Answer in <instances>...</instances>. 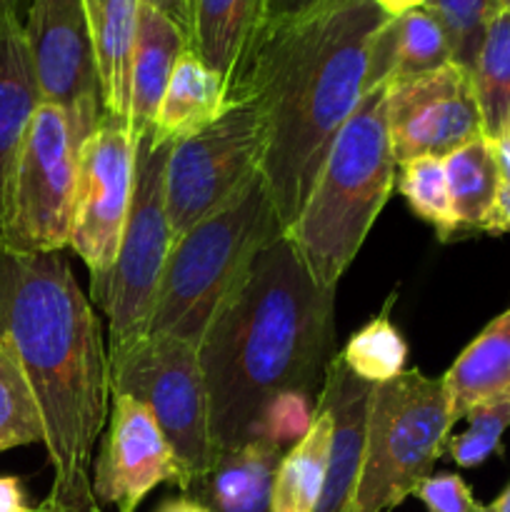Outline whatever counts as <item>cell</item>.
Wrapping results in <instances>:
<instances>
[{
    "label": "cell",
    "mask_w": 510,
    "mask_h": 512,
    "mask_svg": "<svg viewBox=\"0 0 510 512\" xmlns=\"http://www.w3.org/2000/svg\"><path fill=\"white\" fill-rule=\"evenodd\" d=\"M498 228L500 235L510 233V185L500 180V193H498Z\"/></svg>",
    "instance_id": "ab89813d"
},
{
    "label": "cell",
    "mask_w": 510,
    "mask_h": 512,
    "mask_svg": "<svg viewBox=\"0 0 510 512\" xmlns=\"http://www.w3.org/2000/svg\"><path fill=\"white\" fill-rule=\"evenodd\" d=\"M333 418L318 403L315 418L305 438L288 450L275 470L270 512H315L328 473Z\"/></svg>",
    "instance_id": "d4e9b609"
},
{
    "label": "cell",
    "mask_w": 510,
    "mask_h": 512,
    "mask_svg": "<svg viewBox=\"0 0 510 512\" xmlns=\"http://www.w3.org/2000/svg\"><path fill=\"white\" fill-rule=\"evenodd\" d=\"M0 512H30L18 478H0Z\"/></svg>",
    "instance_id": "d590c367"
},
{
    "label": "cell",
    "mask_w": 510,
    "mask_h": 512,
    "mask_svg": "<svg viewBox=\"0 0 510 512\" xmlns=\"http://www.w3.org/2000/svg\"><path fill=\"white\" fill-rule=\"evenodd\" d=\"M143 0H85L105 113L130 120V63Z\"/></svg>",
    "instance_id": "7402d4cb"
},
{
    "label": "cell",
    "mask_w": 510,
    "mask_h": 512,
    "mask_svg": "<svg viewBox=\"0 0 510 512\" xmlns=\"http://www.w3.org/2000/svg\"><path fill=\"white\" fill-rule=\"evenodd\" d=\"M0 333L33 388L53 465V488L30 512H103L93 458L110 415V363L100 320L63 255L0 250Z\"/></svg>",
    "instance_id": "7a4b0ae2"
},
{
    "label": "cell",
    "mask_w": 510,
    "mask_h": 512,
    "mask_svg": "<svg viewBox=\"0 0 510 512\" xmlns=\"http://www.w3.org/2000/svg\"><path fill=\"white\" fill-rule=\"evenodd\" d=\"M160 483L183 485L168 438L148 405L130 395H113L108 430L93 465L95 498L118 512H135Z\"/></svg>",
    "instance_id": "5bb4252c"
},
{
    "label": "cell",
    "mask_w": 510,
    "mask_h": 512,
    "mask_svg": "<svg viewBox=\"0 0 510 512\" xmlns=\"http://www.w3.org/2000/svg\"><path fill=\"white\" fill-rule=\"evenodd\" d=\"M45 428L13 343L0 333V453L43 443Z\"/></svg>",
    "instance_id": "4316f807"
},
{
    "label": "cell",
    "mask_w": 510,
    "mask_h": 512,
    "mask_svg": "<svg viewBox=\"0 0 510 512\" xmlns=\"http://www.w3.org/2000/svg\"><path fill=\"white\" fill-rule=\"evenodd\" d=\"M20 8V0H0V20L10 13H18Z\"/></svg>",
    "instance_id": "b9f144b4"
},
{
    "label": "cell",
    "mask_w": 510,
    "mask_h": 512,
    "mask_svg": "<svg viewBox=\"0 0 510 512\" xmlns=\"http://www.w3.org/2000/svg\"><path fill=\"white\" fill-rule=\"evenodd\" d=\"M23 30L40 98L68 115L80 145L105 115L85 0H33Z\"/></svg>",
    "instance_id": "7c38bea8"
},
{
    "label": "cell",
    "mask_w": 510,
    "mask_h": 512,
    "mask_svg": "<svg viewBox=\"0 0 510 512\" xmlns=\"http://www.w3.org/2000/svg\"><path fill=\"white\" fill-rule=\"evenodd\" d=\"M340 358L355 378L370 385H383L405 373L408 345L388 315L380 313L348 340Z\"/></svg>",
    "instance_id": "f1b7e54d"
},
{
    "label": "cell",
    "mask_w": 510,
    "mask_h": 512,
    "mask_svg": "<svg viewBox=\"0 0 510 512\" xmlns=\"http://www.w3.org/2000/svg\"><path fill=\"white\" fill-rule=\"evenodd\" d=\"M78 148L68 115L58 105L40 103L15 163L0 250L40 255L68 248Z\"/></svg>",
    "instance_id": "30bf717a"
},
{
    "label": "cell",
    "mask_w": 510,
    "mask_h": 512,
    "mask_svg": "<svg viewBox=\"0 0 510 512\" xmlns=\"http://www.w3.org/2000/svg\"><path fill=\"white\" fill-rule=\"evenodd\" d=\"M488 512H510V485L488 505Z\"/></svg>",
    "instance_id": "60d3db41"
},
{
    "label": "cell",
    "mask_w": 510,
    "mask_h": 512,
    "mask_svg": "<svg viewBox=\"0 0 510 512\" xmlns=\"http://www.w3.org/2000/svg\"><path fill=\"white\" fill-rule=\"evenodd\" d=\"M465 430L450 435L445 453L460 468H478L500 450V438L510 428V388L483 400L465 413Z\"/></svg>",
    "instance_id": "f546056e"
},
{
    "label": "cell",
    "mask_w": 510,
    "mask_h": 512,
    "mask_svg": "<svg viewBox=\"0 0 510 512\" xmlns=\"http://www.w3.org/2000/svg\"><path fill=\"white\" fill-rule=\"evenodd\" d=\"M425 8L443 25L453 63L470 73L488 25L500 13V0H428Z\"/></svg>",
    "instance_id": "4dcf8cb0"
},
{
    "label": "cell",
    "mask_w": 510,
    "mask_h": 512,
    "mask_svg": "<svg viewBox=\"0 0 510 512\" xmlns=\"http://www.w3.org/2000/svg\"><path fill=\"white\" fill-rule=\"evenodd\" d=\"M390 20L373 0H333L260 25L228 103L258 100L268 125L260 165L285 233L313 190L330 145L368 93L370 60Z\"/></svg>",
    "instance_id": "6da1fadb"
},
{
    "label": "cell",
    "mask_w": 510,
    "mask_h": 512,
    "mask_svg": "<svg viewBox=\"0 0 510 512\" xmlns=\"http://www.w3.org/2000/svg\"><path fill=\"white\" fill-rule=\"evenodd\" d=\"M495 143V155H498V165H500V180L510 185V130L508 133L500 135Z\"/></svg>",
    "instance_id": "8d00e7d4"
},
{
    "label": "cell",
    "mask_w": 510,
    "mask_h": 512,
    "mask_svg": "<svg viewBox=\"0 0 510 512\" xmlns=\"http://www.w3.org/2000/svg\"><path fill=\"white\" fill-rule=\"evenodd\" d=\"M388 135L395 165L453 150L485 135L473 78L458 63L433 73L393 80L385 85Z\"/></svg>",
    "instance_id": "4fadbf2b"
},
{
    "label": "cell",
    "mask_w": 510,
    "mask_h": 512,
    "mask_svg": "<svg viewBox=\"0 0 510 512\" xmlns=\"http://www.w3.org/2000/svg\"><path fill=\"white\" fill-rule=\"evenodd\" d=\"M413 495L428 512H488V505L478 503L468 483L455 473L430 475Z\"/></svg>",
    "instance_id": "d6a6232c"
},
{
    "label": "cell",
    "mask_w": 510,
    "mask_h": 512,
    "mask_svg": "<svg viewBox=\"0 0 510 512\" xmlns=\"http://www.w3.org/2000/svg\"><path fill=\"white\" fill-rule=\"evenodd\" d=\"M285 235L263 175L170 248L150 333L200 348L210 320L255 255Z\"/></svg>",
    "instance_id": "5b68a950"
},
{
    "label": "cell",
    "mask_w": 510,
    "mask_h": 512,
    "mask_svg": "<svg viewBox=\"0 0 510 512\" xmlns=\"http://www.w3.org/2000/svg\"><path fill=\"white\" fill-rule=\"evenodd\" d=\"M283 455L263 438L245 440L238 448L218 453L213 470L185 495L210 512H270L275 470Z\"/></svg>",
    "instance_id": "e0dca14e"
},
{
    "label": "cell",
    "mask_w": 510,
    "mask_h": 512,
    "mask_svg": "<svg viewBox=\"0 0 510 512\" xmlns=\"http://www.w3.org/2000/svg\"><path fill=\"white\" fill-rule=\"evenodd\" d=\"M455 418L443 378L405 370L375 385L365 423L363 465L348 512H393L433 475Z\"/></svg>",
    "instance_id": "8992f818"
},
{
    "label": "cell",
    "mask_w": 510,
    "mask_h": 512,
    "mask_svg": "<svg viewBox=\"0 0 510 512\" xmlns=\"http://www.w3.org/2000/svg\"><path fill=\"white\" fill-rule=\"evenodd\" d=\"M333 3V0H265V18L263 23H275V20L298 18V15L310 13L315 8Z\"/></svg>",
    "instance_id": "836d02e7"
},
{
    "label": "cell",
    "mask_w": 510,
    "mask_h": 512,
    "mask_svg": "<svg viewBox=\"0 0 510 512\" xmlns=\"http://www.w3.org/2000/svg\"><path fill=\"white\" fill-rule=\"evenodd\" d=\"M138 130L118 115L105 113L98 128L78 148V183L70 245L100 280L113 268L128 223L135 188Z\"/></svg>",
    "instance_id": "8fae6325"
},
{
    "label": "cell",
    "mask_w": 510,
    "mask_h": 512,
    "mask_svg": "<svg viewBox=\"0 0 510 512\" xmlns=\"http://www.w3.org/2000/svg\"><path fill=\"white\" fill-rule=\"evenodd\" d=\"M315 408H318V395L308 393V390H283L263 405L258 420H255L253 438L268 440L275 448L288 453L310 430Z\"/></svg>",
    "instance_id": "1f68e13d"
},
{
    "label": "cell",
    "mask_w": 510,
    "mask_h": 512,
    "mask_svg": "<svg viewBox=\"0 0 510 512\" xmlns=\"http://www.w3.org/2000/svg\"><path fill=\"white\" fill-rule=\"evenodd\" d=\"M155 512H210L205 508L203 503H198L195 498L190 495H183V498H173V500H165Z\"/></svg>",
    "instance_id": "74e56055"
},
{
    "label": "cell",
    "mask_w": 510,
    "mask_h": 512,
    "mask_svg": "<svg viewBox=\"0 0 510 512\" xmlns=\"http://www.w3.org/2000/svg\"><path fill=\"white\" fill-rule=\"evenodd\" d=\"M215 453L253 438L273 395H320L335 355V288L315 283L288 235L260 250L198 348ZM218 458V455H215Z\"/></svg>",
    "instance_id": "3957f363"
},
{
    "label": "cell",
    "mask_w": 510,
    "mask_h": 512,
    "mask_svg": "<svg viewBox=\"0 0 510 512\" xmlns=\"http://www.w3.org/2000/svg\"><path fill=\"white\" fill-rule=\"evenodd\" d=\"M173 143L155 140L153 128L138 130L135 188L128 223L113 268L90 280V293L110 323V348L150 333L155 298L173 248L165 210V163Z\"/></svg>",
    "instance_id": "ba28073f"
},
{
    "label": "cell",
    "mask_w": 510,
    "mask_h": 512,
    "mask_svg": "<svg viewBox=\"0 0 510 512\" xmlns=\"http://www.w3.org/2000/svg\"><path fill=\"white\" fill-rule=\"evenodd\" d=\"M43 103L18 13L0 20V238L8 215L10 183L35 110Z\"/></svg>",
    "instance_id": "2e32d148"
},
{
    "label": "cell",
    "mask_w": 510,
    "mask_h": 512,
    "mask_svg": "<svg viewBox=\"0 0 510 512\" xmlns=\"http://www.w3.org/2000/svg\"><path fill=\"white\" fill-rule=\"evenodd\" d=\"M470 78L485 138L498 140L510 128V10H500L488 25Z\"/></svg>",
    "instance_id": "484cf974"
},
{
    "label": "cell",
    "mask_w": 510,
    "mask_h": 512,
    "mask_svg": "<svg viewBox=\"0 0 510 512\" xmlns=\"http://www.w3.org/2000/svg\"><path fill=\"white\" fill-rule=\"evenodd\" d=\"M263 18L265 0H193L190 50L225 80L228 93Z\"/></svg>",
    "instance_id": "ffe728a7"
},
{
    "label": "cell",
    "mask_w": 510,
    "mask_h": 512,
    "mask_svg": "<svg viewBox=\"0 0 510 512\" xmlns=\"http://www.w3.org/2000/svg\"><path fill=\"white\" fill-rule=\"evenodd\" d=\"M228 108L225 80L210 70L193 50H185L175 63L150 128L160 143H178L213 125Z\"/></svg>",
    "instance_id": "44dd1931"
},
{
    "label": "cell",
    "mask_w": 510,
    "mask_h": 512,
    "mask_svg": "<svg viewBox=\"0 0 510 512\" xmlns=\"http://www.w3.org/2000/svg\"><path fill=\"white\" fill-rule=\"evenodd\" d=\"M110 398L130 395L148 405L173 448L188 493L215 465L210 403L198 348L175 335L148 333L110 348Z\"/></svg>",
    "instance_id": "52a82bcc"
},
{
    "label": "cell",
    "mask_w": 510,
    "mask_h": 512,
    "mask_svg": "<svg viewBox=\"0 0 510 512\" xmlns=\"http://www.w3.org/2000/svg\"><path fill=\"white\" fill-rule=\"evenodd\" d=\"M448 63H453V53L443 25L425 5H420L395 15L380 28L370 60L368 90L393 80L433 73Z\"/></svg>",
    "instance_id": "ac0fdd59"
},
{
    "label": "cell",
    "mask_w": 510,
    "mask_h": 512,
    "mask_svg": "<svg viewBox=\"0 0 510 512\" xmlns=\"http://www.w3.org/2000/svg\"><path fill=\"white\" fill-rule=\"evenodd\" d=\"M443 383L455 423L470 408L510 388V310L485 325L483 333L455 358Z\"/></svg>",
    "instance_id": "603a6c76"
},
{
    "label": "cell",
    "mask_w": 510,
    "mask_h": 512,
    "mask_svg": "<svg viewBox=\"0 0 510 512\" xmlns=\"http://www.w3.org/2000/svg\"><path fill=\"white\" fill-rule=\"evenodd\" d=\"M373 3L378 5L385 15L395 18V15H403V13H408V10L420 8V5H425L428 0H373Z\"/></svg>",
    "instance_id": "f35d334b"
},
{
    "label": "cell",
    "mask_w": 510,
    "mask_h": 512,
    "mask_svg": "<svg viewBox=\"0 0 510 512\" xmlns=\"http://www.w3.org/2000/svg\"><path fill=\"white\" fill-rule=\"evenodd\" d=\"M373 388L375 385L355 378L345 368L340 353L330 358L318 403L325 405L333 418V443H330L323 493L315 512H348L353 503L360 465H363L365 423H368Z\"/></svg>",
    "instance_id": "9a60e30c"
},
{
    "label": "cell",
    "mask_w": 510,
    "mask_h": 512,
    "mask_svg": "<svg viewBox=\"0 0 510 512\" xmlns=\"http://www.w3.org/2000/svg\"><path fill=\"white\" fill-rule=\"evenodd\" d=\"M395 168L385 85H375L333 140L298 220L285 233L315 283L338 288L393 193Z\"/></svg>",
    "instance_id": "277c9868"
},
{
    "label": "cell",
    "mask_w": 510,
    "mask_h": 512,
    "mask_svg": "<svg viewBox=\"0 0 510 512\" xmlns=\"http://www.w3.org/2000/svg\"><path fill=\"white\" fill-rule=\"evenodd\" d=\"M443 165L460 233L475 230V233L500 235V165L493 140L480 135L443 158Z\"/></svg>",
    "instance_id": "cb8c5ba5"
},
{
    "label": "cell",
    "mask_w": 510,
    "mask_h": 512,
    "mask_svg": "<svg viewBox=\"0 0 510 512\" xmlns=\"http://www.w3.org/2000/svg\"><path fill=\"white\" fill-rule=\"evenodd\" d=\"M265 145V113L253 98L233 103L213 125L173 143L165 163V210L173 243L258 178Z\"/></svg>",
    "instance_id": "9c48e42d"
},
{
    "label": "cell",
    "mask_w": 510,
    "mask_h": 512,
    "mask_svg": "<svg viewBox=\"0 0 510 512\" xmlns=\"http://www.w3.org/2000/svg\"><path fill=\"white\" fill-rule=\"evenodd\" d=\"M190 50V38L168 15L140 5L138 35L130 63V123L135 130L153 125L168 80L180 55Z\"/></svg>",
    "instance_id": "d6986e66"
},
{
    "label": "cell",
    "mask_w": 510,
    "mask_h": 512,
    "mask_svg": "<svg viewBox=\"0 0 510 512\" xmlns=\"http://www.w3.org/2000/svg\"><path fill=\"white\" fill-rule=\"evenodd\" d=\"M150 8L160 10L163 15H168L178 28L185 30V35L190 38V23H193V0H143Z\"/></svg>",
    "instance_id": "e575fe53"
},
{
    "label": "cell",
    "mask_w": 510,
    "mask_h": 512,
    "mask_svg": "<svg viewBox=\"0 0 510 512\" xmlns=\"http://www.w3.org/2000/svg\"><path fill=\"white\" fill-rule=\"evenodd\" d=\"M500 8H503V10H510V0H500Z\"/></svg>",
    "instance_id": "7bdbcfd3"
},
{
    "label": "cell",
    "mask_w": 510,
    "mask_h": 512,
    "mask_svg": "<svg viewBox=\"0 0 510 512\" xmlns=\"http://www.w3.org/2000/svg\"><path fill=\"white\" fill-rule=\"evenodd\" d=\"M398 190L415 215L430 223L440 240H450L460 233L453 203H450L448 178L443 158L423 155L398 165Z\"/></svg>",
    "instance_id": "83f0119b"
}]
</instances>
